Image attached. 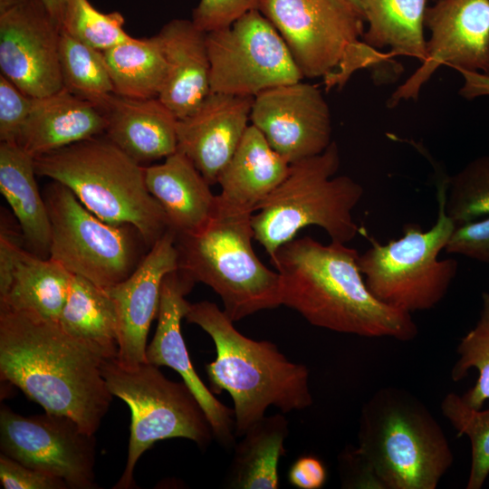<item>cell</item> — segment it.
<instances>
[{"instance_id": "6da1fadb", "label": "cell", "mask_w": 489, "mask_h": 489, "mask_svg": "<svg viewBox=\"0 0 489 489\" xmlns=\"http://www.w3.org/2000/svg\"><path fill=\"white\" fill-rule=\"evenodd\" d=\"M104 360L58 321L0 307L1 379L45 412L69 417L92 435L113 398L101 371Z\"/></svg>"}, {"instance_id": "7a4b0ae2", "label": "cell", "mask_w": 489, "mask_h": 489, "mask_svg": "<svg viewBox=\"0 0 489 489\" xmlns=\"http://www.w3.org/2000/svg\"><path fill=\"white\" fill-rule=\"evenodd\" d=\"M346 244L292 239L271 258L280 275L281 302L316 327L363 337L410 341L418 333L412 314L377 299Z\"/></svg>"}, {"instance_id": "3957f363", "label": "cell", "mask_w": 489, "mask_h": 489, "mask_svg": "<svg viewBox=\"0 0 489 489\" xmlns=\"http://www.w3.org/2000/svg\"><path fill=\"white\" fill-rule=\"evenodd\" d=\"M186 319L215 343L216 357L206 364V372L211 391H226L233 399L235 436L263 418L269 407L288 413L312 404L308 368L289 360L274 343L243 335L216 303H191Z\"/></svg>"}, {"instance_id": "277c9868", "label": "cell", "mask_w": 489, "mask_h": 489, "mask_svg": "<svg viewBox=\"0 0 489 489\" xmlns=\"http://www.w3.org/2000/svg\"><path fill=\"white\" fill-rule=\"evenodd\" d=\"M354 449L379 489H436L454 462L449 442L428 408L393 387L376 391L362 407Z\"/></svg>"}, {"instance_id": "5b68a950", "label": "cell", "mask_w": 489, "mask_h": 489, "mask_svg": "<svg viewBox=\"0 0 489 489\" xmlns=\"http://www.w3.org/2000/svg\"><path fill=\"white\" fill-rule=\"evenodd\" d=\"M37 176L67 187L101 220L133 225L150 249L168 230L167 216L145 183V167L104 134L34 158Z\"/></svg>"}, {"instance_id": "8992f818", "label": "cell", "mask_w": 489, "mask_h": 489, "mask_svg": "<svg viewBox=\"0 0 489 489\" xmlns=\"http://www.w3.org/2000/svg\"><path fill=\"white\" fill-rule=\"evenodd\" d=\"M340 165L336 142L321 154L290 164L280 184L251 216L254 238L272 258L277 249L308 225L347 244L360 233L352 211L364 190L348 176L334 177Z\"/></svg>"}, {"instance_id": "52a82bcc", "label": "cell", "mask_w": 489, "mask_h": 489, "mask_svg": "<svg viewBox=\"0 0 489 489\" xmlns=\"http://www.w3.org/2000/svg\"><path fill=\"white\" fill-rule=\"evenodd\" d=\"M251 216L216 209L201 229L176 234L175 239L177 269L216 292L234 322L282 305L278 272L267 268L253 248Z\"/></svg>"}, {"instance_id": "ba28073f", "label": "cell", "mask_w": 489, "mask_h": 489, "mask_svg": "<svg viewBox=\"0 0 489 489\" xmlns=\"http://www.w3.org/2000/svg\"><path fill=\"white\" fill-rule=\"evenodd\" d=\"M258 10L285 42L302 77L343 87L354 72L392 62L363 42V15L344 0H262Z\"/></svg>"}, {"instance_id": "9c48e42d", "label": "cell", "mask_w": 489, "mask_h": 489, "mask_svg": "<svg viewBox=\"0 0 489 489\" xmlns=\"http://www.w3.org/2000/svg\"><path fill=\"white\" fill-rule=\"evenodd\" d=\"M447 178L437 181V218L430 229L423 231L417 224H407L398 239L384 244L370 239L371 246L359 257L370 292L411 314L437 305L457 273L455 259H438L455 228L446 213Z\"/></svg>"}, {"instance_id": "30bf717a", "label": "cell", "mask_w": 489, "mask_h": 489, "mask_svg": "<svg viewBox=\"0 0 489 489\" xmlns=\"http://www.w3.org/2000/svg\"><path fill=\"white\" fill-rule=\"evenodd\" d=\"M101 371L110 394L123 400L131 412L126 466L113 488L136 487V464L158 441L182 437L206 449L215 438L204 409L184 381L168 379L148 361L127 369L115 359L105 360Z\"/></svg>"}, {"instance_id": "8fae6325", "label": "cell", "mask_w": 489, "mask_h": 489, "mask_svg": "<svg viewBox=\"0 0 489 489\" xmlns=\"http://www.w3.org/2000/svg\"><path fill=\"white\" fill-rule=\"evenodd\" d=\"M51 227L50 258L102 288L128 278L149 250L131 225L107 223L64 185L52 180L43 193Z\"/></svg>"}, {"instance_id": "7c38bea8", "label": "cell", "mask_w": 489, "mask_h": 489, "mask_svg": "<svg viewBox=\"0 0 489 489\" xmlns=\"http://www.w3.org/2000/svg\"><path fill=\"white\" fill-rule=\"evenodd\" d=\"M210 92L254 97L302 80L283 37L258 10L206 33Z\"/></svg>"}, {"instance_id": "4fadbf2b", "label": "cell", "mask_w": 489, "mask_h": 489, "mask_svg": "<svg viewBox=\"0 0 489 489\" xmlns=\"http://www.w3.org/2000/svg\"><path fill=\"white\" fill-rule=\"evenodd\" d=\"M95 437L66 416L24 417L0 410V449L10 458L63 480L69 489H93Z\"/></svg>"}, {"instance_id": "5bb4252c", "label": "cell", "mask_w": 489, "mask_h": 489, "mask_svg": "<svg viewBox=\"0 0 489 489\" xmlns=\"http://www.w3.org/2000/svg\"><path fill=\"white\" fill-rule=\"evenodd\" d=\"M425 25L430 31L426 58L392 93L388 107L417 100L425 82L444 64L489 75V0H438L427 7Z\"/></svg>"}, {"instance_id": "9a60e30c", "label": "cell", "mask_w": 489, "mask_h": 489, "mask_svg": "<svg viewBox=\"0 0 489 489\" xmlns=\"http://www.w3.org/2000/svg\"><path fill=\"white\" fill-rule=\"evenodd\" d=\"M250 121L290 164L322 153L332 142L329 105L317 86L302 80L255 95Z\"/></svg>"}, {"instance_id": "2e32d148", "label": "cell", "mask_w": 489, "mask_h": 489, "mask_svg": "<svg viewBox=\"0 0 489 489\" xmlns=\"http://www.w3.org/2000/svg\"><path fill=\"white\" fill-rule=\"evenodd\" d=\"M60 36L43 0H26L0 14L1 73L31 98L62 90Z\"/></svg>"}, {"instance_id": "e0dca14e", "label": "cell", "mask_w": 489, "mask_h": 489, "mask_svg": "<svg viewBox=\"0 0 489 489\" xmlns=\"http://www.w3.org/2000/svg\"><path fill=\"white\" fill-rule=\"evenodd\" d=\"M195 282L179 269L163 279L158 312L156 332L147 346L146 360L160 367L176 370L204 409L213 429L214 437L225 447L235 446L234 410L220 402L198 377L189 358L181 332V321L190 307L186 295Z\"/></svg>"}, {"instance_id": "ac0fdd59", "label": "cell", "mask_w": 489, "mask_h": 489, "mask_svg": "<svg viewBox=\"0 0 489 489\" xmlns=\"http://www.w3.org/2000/svg\"><path fill=\"white\" fill-rule=\"evenodd\" d=\"M176 233L168 229L124 281L105 288L111 298L118 328L116 361L131 369L147 362V337L158 315L164 277L177 269Z\"/></svg>"}, {"instance_id": "d6986e66", "label": "cell", "mask_w": 489, "mask_h": 489, "mask_svg": "<svg viewBox=\"0 0 489 489\" xmlns=\"http://www.w3.org/2000/svg\"><path fill=\"white\" fill-rule=\"evenodd\" d=\"M254 97L210 92L187 116L177 120V151L210 184L236 150L250 120Z\"/></svg>"}, {"instance_id": "ffe728a7", "label": "cell", "mask_w": 489, "mask_h": 489, "mask_svg": "<svg viewBox=\"0 0 489 489\" xmlns=\"http://www.w3.org/2000/svg\"><path fill=\"white\" fill-rule=\"evenodd\" d=\"M1 225L0 307L59 321L73 277L60 263L23 247Z\"/></svg>"}, {"instance_id": "44dd1931", "label": "cell", "mask_w": 489, "mask_h": 489, "mask_svg": "<svg viewBox=\"0 0 489 489\" xmlns=\"http://www.w3.org/2000/svg\"><path fill=\"white\" fill-rule=\"evenodd\" d=\"M167 77L158 99L177 120L194 111L210 93L206 33L192 20L173 19L158 34Z\"/></svg>"}, {"instance_id": "7402d4cb", "label": "cell", "mask_w": 489, "mask_h": 489, "mask_svg": "<svg viewBox=\"0 0 489 489\" xmlns=\"http://www.w3.org/2000/svg\"><path fill=\"white\" fill-rule=\"evenodd\" d=\"M106 112L64 88L33 98L18 145L34 158L76 142L103 135Z\"/></svg>"}, {"instance_id": "603a6c76", "label": "cell", "mask_w": 489, "mask_h": 489, "mask_svg": "<svg viewBox=\"0 0 489 489\" xmlns=\"http://www.w3.org/2000/svg\"><path fill=\"white\" fill-rule=\"evenodd\" d=\"M290 163L274 151L252 124L220 173L216 209L253 215L286 176Z\"/></svg>"}, {"instance_id": "cb8c5ba5", "label": "cell", "mask_w": 489, "mask_h": 489, "mask_svg": "<svg viewBox=\"0 0 489 489\" xmlns=\"http://www.w3.org/2000/svg\"><path fill=\"white\" fill-rule=\"evenodd\" d=\"M104 111V135L139 164L167 158L177 149L174 113L158 99L113 93Z\"/></svg>"}, {"instance_id": "d4e9b609", "label": "cell", "mask_w": 489, "mask_h": 489, "mask_svg": "<svg viewBox=\"0 0 489 489\" xmlns=\"http://www.w3.org/2000/svg\"><path fill=\"white\" fill-rule=\"evenodd\" d=\"M149 192L162 207L169 228L177 235L205 226L216 210L210 184L181 152L165 158L161 164L145 167Z\"/></svg>"}, {"instance_id": "484cf974", "label": "cell", "mask_w": 489, "mask_h": 489, "mask_svg": "<svg viewBox=\"0 0 489 489\" xmlns=\"http://www.w3.org/2000/svg\"><path fill=\"white\" fill-rule=\"evenodd\" d=\"M35 175L31 155L16 143L0 142V191L19 223L24 245L49 258L52 227Z\"/></svg>"}, {"instance_id": "4316f807", "label": "cell", "mask_w": 489, "mask_h": 489, "mask_svg": "<svg viewBox=\"0 0 489 489\" xmlns=\"http://www.w3.org/2000/svg\"><path fill=\"white\" fill-rule=\"evenodd\" d=\"M288 421L283 414L264 417L235 444L224 484L235 489L279 488L278 467L285 455Z\"/></svg>"}, {"instance_id": "83f0119b", "label": "cell", "mask_w": 489, "mask_h": 489, "mask_svg": "<svg viewBox=\"0 0 489 489\" xmlns=\"http://www.w3.org/2000/svg\"><path fill=\"white\" fill-rule=\"evenodd\" d=\"M58 322L65 332L102 359L117 358V316L105 288L84 277L73 275Z\"/></svg>"}, {"instance_id": "f1b7e54d", "label": "cell", "mask_w": 489, "mask_h": 489, "mask_svg": "<svg viewBox=\"0 0 489 489\" xmlns=\"http://www.w3.org/2000/svg\"><path fill=\"white\" fill-rule=\"evenodd\" d=\"M369 29L362 40L379 50L390 47L393 56L426 58L424 36L427 0H360Z\"/></svg>"}, {"instance_id": "f546056e", "label": "cell", "mask_w": 489, "mask_h": 489, "mask_svg": "<svg viewBox=\"0 0 489 489\" xmlns=\"http://www.w3.org/2000/svg\"><path fill=\"white\" fill-rule=\"evenodd\" d=\"M114 93L129 98H158L167 62L158 36L133 38L103 52Z\"/></svg>"}, {"instance_id": "4dcf8cb0", "label": "cell", "mask_w": 489, "mask_h": 489, "mask_svg": "<svg viewBox=\"0 0 489 489\" xmlns=\"http://www.w3.org/2000/svg\"><path fill=\"white\" fill-rule=\"evenodd\" d=\"M59 58L63 88L104 110L114 89L103 52L61 30Z\"/></svg>"}, {"instance_id": "1f68e13d", "label": "cell", "mask_w": 489, "mask_h": 489, "mask_svg": "<svg viewBox=\"0 0 489 489\" xmlns=\"http://www.w3.org/2000/svg\"><path fill=\"white\" fill-rule=\"evenodd\" d=\"M443 416L457 436H465L471 444V466L466 489H480L489 475V408H475L462 396L449 392L440 406Z\"/></svg>"}, {"instance_id": "d6a6232c", "label": "cell", "mask_w": 489, "mask_h": 489, "mask_svg": "<svg viewBox=\"0 0 489 489\" xmlns=\"http://www.w3.org/2000/svg\"><path fill=\"white\" fill-rule=\"evenodd\" d=\"M456 352L458 359L452 368L451 379L459 381L470 369H475L476 381L462 398L467 405L482 408L489 400V292L482 293L479 319L461 339Z\"/></svg>"}, {"instance_id": "836d02e7", "label": "cell", "mask_w": 489, "mask_h": 489, "mask_svg": "<svg viewBox=\"0 0 489 489\" xmlns=\"http://www.w3.org/2000/svg\"><path fill=\"white\" fill-rule=\"evenodd\" d=\"M446 213L455 226L489 216V155L448 177Z\"/></svg>"}, {"instance_id": "e575fe53", "label": "cell", "mask_w": 489, "mask_h": 489, "mask_svg": "<svg viewBox=\"0 0 489 489\" xmlns=\"http://www.w3.org/2000/svg\"><path fill=\"white\" fill-rule=\"evenodd\" d=\"M124 17L96 9L89 0H65L61 30L78 41L105 52L131 36L123 29Z\"/></svg>"}, {"instance_id": "d590c367", "label": "cell", "mask_w": 489, "mask_h": 489, "mask_svg": "<svg viewBox=\"0 0 489 489\" xmlns=\"http://www.w3.org/2000/svg\"><path fill=\"white\" fill-rule=\"evenodd\" d=\"M33 98L0 74V142L18 144Z\"/></svg>"}, {"instance_id": "8d00e7d4", "label": "cell", "mask_w": 489, "mask_h": 489, "mask_svg": "<svg viewBox=\"0 0 489 489\" xmlns=\"http://www.w3.org/2000/svg\"><path fill=\"white\" fill-rule=\"evenodd\" d=\"M262 0H199L193 23L206 33L229 26L246 13L258 9Z\"/></svg>"}, {"instance_id": "74e56055", "label": "cell", "mask_w": 489, "mask_h": 489, "mask_svg": "<svg viewBox=\"0 0 489 489\" xmlns=\"http://www.w3.org/2000/svg\"><path fill=\"white\" fill-rule=\"evenodd\" d=\"M444 250L489 264V216L456 225Z\"/></svg>"}, {"instance_id": "f35d334b", "label": "cell", "mask_w": 489, "mask_h": 489, "mask_svg": "<svg viewBox=\"0 0 489 489\" xmlns=\"http://www.w3.org/2000/svg\"><path fill=\"white\" fill-rule=\"evenodd\" d=\"M0 482L5 489H69L63 480L24 465L2 453Z\"/></svg>"}, {"instance_id": "ab89813d", "label": "cell", "mask_w": 489, "mask_h": 489, "mask_svg": "<svg viewBox=\"0 0 489 489\" xmlns=\"http://www.w3.org/2000/svg\"><path fill=\"white\" fill-rule=\"evenodd\" d=\"M328 473L323 462L314 455H302L288 471L289 483L299 489H321L324 486Z\"/></svg>"}, {"instance_id": "60d3db41", "label": "cell", "mask_w": 489, "mask_h": 489, "mask_svg": "<svg viewBox=\"0 0 489 489\" xmlns=\"http://www.w3.org/2000/svg\"><path fill=\"white\" fill-rule=\"evenodd\" d=\"M464 78V84L459 94L466 99L473 100L481 96L489 95V75L478 72L459 71Z\"/></svg>"}, {"instance_id": "b9f144b4", "label": "cell", "mask_w": 489, "mask_h": 489, "mask_svg": "<svg viewBox=\"0 0 489 489\" xmlns=\"http://www.w3.org/2000/svg\"><path fill=\"white\" fill-rule=\"evenodd\" d=\"M45 7L48 12L54 19V21L59 24L61 28V20L64 8L65 0H43Z\"/></svg>"}, {"instance_id": "7bdbcfd3", "label": "cell", "mask_w": 489, "mask_h": 489, "mask_svg": "<svg viewBox=\"0 0 489 489\" xmlns=\"http://www.w3.org/2000/svg\"><path fill=\"white\" fill-rule=\"evenodd\" d=\"M25 1L26 0H0V14L15 8Z\"/></svg>"}, {"instance_id": "ee69618b", "label": "cell", "mask_w": 489, "mask_h": 489, "mask_svg": "<svg viewBox=\"0 0 489 489\" xmlns=\"http://www.w3.org/2000/svg\"><path fill=\"white\" fill-rule=\"evenodd\" d=\"M344 1H346L350 5H352L356 10H358L363 15L360 0H344Z\"/></svg>"}]
</instances>
